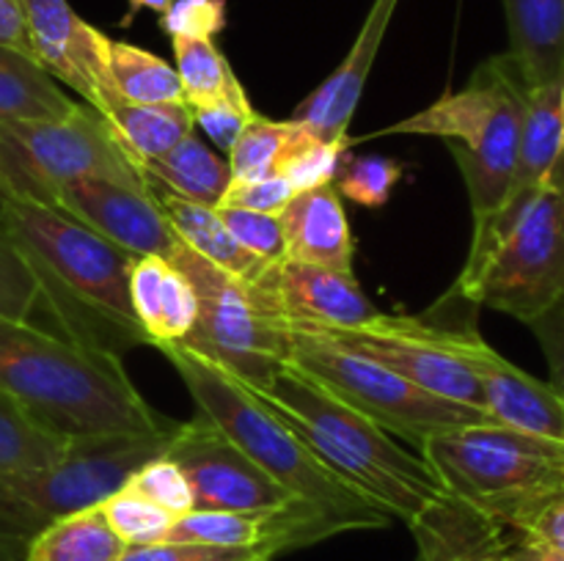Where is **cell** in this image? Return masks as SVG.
I'll use <instances>...</instances> for the list:
<instances>
[{"label":"cell","instance_id":"36","mask_svg":"<svg viewBox=\"0 0 564 561\" xmlns=\"http://www.w3.org/2000/svg\"><path fill=\"white\" fill-rule=\"evenodd\" d=\"M347 148H350V138L345 141H314L308 143L303 152H297L290 163L284 165L281 176L292 185L295 193L314 190V187L334 185L339 165L345 160Z\"/></svg>","mask_w":564,"mask_h":561},{"label":"cell","instance_id":"45","mask_svg":"<svg viewBox=\"0 0 564 561\" xmlns=\"http://www.w3.org/2000/svg\"><path fill=\"white\" fill-rule=\"evenodd\" d=\"M512 561H564L562 553H554L549 548H540V544L527 542V539L516 537V542L510 544Z\"/></svg>","mask_w":564,"mask_h":561},{"label":"cell","instance_id":"39","mask_svg":"<svg viewBox=\"0 0 564 561\" xmlns=\"http://www.w3.org/2000/svg\"><path fill=\"white\" fill-rule=\"evenodd\" d=\"M119 561H270L259 548H213L191 542H154L127 548Z\"/></svg>","mask_w":564,"mask_h":561},{"label":"cell","instance_id":"15","mask_svg":"<svg viewBox=\"0 0 564 561\" xmlns=\"http://www.w3.org/2000/svg\"><path fill=\"white\" fill-rule=\"evenodd\" d=\"M251 286L286 328H356L383 314L364 295L352 273L295 258L270 264Z\"/></svg>","mask_w":564,"mask_h":561},{"label":"cell","instance_id":"6","mask_svg":"<svg viewBox=\"0 0 564 561\" xmlns=\"http://www.w3.org/2000/svg\"><path fill=\"white\" fill-rule=\"evenodd\" d=\"M532 86L510 55L482 61L457 91L386 127L378 135H433L449 152L466 182L474 223L488 218L510 190Z\"/></svg>","mask_w":564,"mask_h":561},{"label":"cell","instance_id":"20","mask_svg":"<svg viewBox=\"0 0 564 561\" xmlns=\"http://www.w3.org/2000/svg\"><path fill=\"white\" fill-rule=\"evenodd\" d=\"M279 218L286 258L352 273V229L334 185L297 193Z\"/></svg>","mask_w":564,"mask_h":561},{"label":"cell","instance_id":"3","mask_svg":"<svg viewBox=\"0 0 564 561\" xmlns=\"http://www.w3.org/2000/svg\"><path fill=\"white\" fill-rule=\"evenodd\" d=\"M290 424L319 460L391 517L411 522L446 495L422 454H413L380 424L358 413L325 385L286 363L264 388H251Z\"/></svg>","mask_w":564,"mask_h":561},{"label":"cell","instance_id":"1","mask_svg":"<svg viewBox=\"0 0 564 561\" xmlns=\"http://www.w3.org/2000/svg\"><path fill=\"white\" fill-rule=\"evenodd\" d=\"M0 231L33 275L55 333L121 355L149 344L130 300L135 256L61 209L28 198L0 201Z\"/></svg>","mask_w":564,"mask_h":561},{"label":"cell","instance_id":"9","mask_svg":"<svg viewBox=\"0 0 564 561\" xmlns=\"http://www.w3.org/2000/svg\"><path fill=\"white\" fill-rule=\"evenodd\" d=\"M286 363L317 380L330 394L380 424L386 432L411 440L416 451L433 435L477 427V424H496L485 410L430 394L402 374L312 330L290 328Z\"/></svg>","mask_w":564,"mask_h":561},{"label":"cell","instance_id":"33","mask_svg":"<svg viewBox=\"0 0 564 561\" xmlns=\"http://www.w3.org/2000/svg\"><path fill=\"white\" fill-rule=\"evenodd\" d=\"M405 174V165L380 154H345L334 187L341 198L361 207H386L397 182Z\"/></svg>","mask_w":564,"mask_h":561},{"label":"cell","instance_id":"37","mask_svg":"<svg viewBox=\"0 0 564 561\" xmlns=\"http://www.w3.org/2000/svg\"><path fill=\"white\" fill-rule=\"evenodd\" d=\"M160 28L171 38H215L226 28V0H174Z\"/></svg>","mask_w":564,"mask_h":561},{"label":"cell","instance_id":"28","mask_svg":"<svg viewBox=\"0 0 564 561\" xmlns=\"http://www.w3.org/2000/svg\"><path fill=\"white\" fill-rule=\"evenodd\" d=\"M185 105L191 110L215 108V105L248 102L242 82L220 53L215 38H171Z\"/></svg>","mask_w":564,"mask_h":561},{"label":"cell","instance_id":"10","mask_svg":"<svg viewBox=\"0 0 564 561\" xmlns=\"http://www.w3.org/2000/svg\"><path fill=\"white\" fill-rule=\"evenodd\" d=\"M169 262L191 280L198 300L196 324L176 346L240 380L264 388L290 358V328L264 308L257 289L209 264L180 240Z\"/></svg>","mask_w":564,"mask_h":561},{"label":"cell","instance_id":"30","mask_svg":"<svg viewBox=\"0 0 564 561\" xmlns=\"http://www.w3.org/2000/svg\"><path fill=\"white\" fill-rule=\"evenodd\" d=\"M110 80L116 94L138 105L185 102L180 75L169 61L130 42L110 38Z\"/></svg>","mask_w":564,"mask_h":561},{"label":"cell","instance_id":"23","mask_svg":"<svg viewBox=\"0 0 564 561\" xmlns=\"http://www.w3.org/2000/svg\"><path fill=\"white\" fill-rule=\"evenodd\" d=\"M147 190L152 193V198L160 204V209L165 212L169 223L174 226L176 237H180L191 251H196L198 256L207 258L209 264L220 267L224 273L235 275V278L246 280V284H257V280L262 278L264 270L270 267L268 262L253 256L251 251H246V248L231 237V231L226 229V223L220 220L215 207L187 201V198L174 196V193L163 190V187H147Z\"/></svg>","mask_w":564,"mask_h":561},{"label":"cell","instance_id":"21","mask_svg":"<svg viewBox=\"0 0 564 561\" xmlns=\"http://www.w3.org/2000/svg\"><path fill=\"white\" fill-rule=\"evenodd\" d=\"M130 300L149 346L180 344L196 324L191 280L163 256H141L130 267Z\"/></svg>","mask_w":564,"mask_h":561},{"label":"cell","instance_id":"38","mask_svg":"<svg viewBox=\"0 0 564 561\" xmlns=\"http://www.w3.org/2000/svg\"><path fill=\"white\" fill-rule=\"evenodd\" d=\"M36 308L39 289L33 275L0 231V317L31 319Z\"/></svg>","mask_w":564,"mask_h":561},{"label":"cell","instance_id":"2","mask_svg":"<svg viewBox=\"0 0 564 561\" xmlns=\"http://www.w3.org/2000/svg\"><path fill=\"white\" fill-rule=\"evenodd\" d=\"M0 391L69 440L152 435L180 424L138 394L121 355L77 344L31 319L0 317Z\"/></svg>","mask_w":564,"mask_h":561},{"label":"cell","instance_id":"40","mask_svg":"<svg viewBox=\"0 0 564 561\" xmlns=\"http://www.w3.org/2000/svg\"><path fill=\"white\" fill-rule=\"evenodd\" d=\"M295 196L297 193L292 190V185L281 174L268 176V179H253V182L231 179L229 190L224 193L218 207H237V209H251V212L281 215L286 204H290Z\"/></svg>","mask_w":564,"mask_h":561},{"label":"cell","instance_id":"27","mask_svg":"<svg viewBox=\"0 0 564 561\" xmlns=\"http://www.w3.org/2000/svg\"><path fill=\"white\" fill-rule=\"evenodd\" d=\"M317 141V135L306 130L297 121H273L257 116L235 146L229 148L226 160H229L231 179L235 182H253L268 179V176H279L284 165L295 157L297 152Z\"/></svg>","mask_w":564,"mask_h":561},{"label":"cell","instance_id":"42","mask_svg":"<svg viewBox=\"0 0 564 561\" xmlns=\"http://www.w3.org/2000/svg\"><path fill=\"white\" fill-rule=\"evenodd\" d=\"M196 127H202L209 135V141L220 148V152L229 154V148L235 146V141L240 138V132L257 119V110H253L251 99L248 102H229V105H215V108H202L191 110Z\"/></svg>","mask_w":564,"mask_h":561},{"label":"cell","instance_id":"34","mask_svg":"<svg viewBox=\"0 0 564 561\" xmlns=\"http://www.w3.org/2000/svg\"><path fill=\"white\" fill-rule=\"evenodd\" d=\"M124 487H130L132 493L143 495L147 501H152L154 506H160L169 515L182 517L187 512H193V490L187 484L185 473L180 471L176 462H171L169 457H154V460L143 462L135 473L124 482Z\"/></svg>","mask_w":564,"mask_h":561},{"label":"cell","instance_id":"46","mask_svg":"<svg viewBox=\"0 0 564 561\" xmlns=\"http://www.w3.org/2000/svg\"><path fill=\"white\" fill-rule=\"evenodd\" d=\"M127 3H130V9H127V14L121 16V22H119L121 28L132 25V20H135V14H138V11H143V9H149V11H158V14H163V11L169 9V6L174 3V0H127Z\"/></svg>","mask_w":564,"mask_h":561},{"label":"cell","instance_id":"29","mask_svg":"<svg viewBox=\"0 0 564 561\" xmlns=\"http://www.w3.org/2000/svg\"><path fill=\"white\" fill-rule=\"evenodd\" d=\"M127 544L116 537L102 509L88 506L39 534L28 550V561H119Z\"/></svg>","mask_w":564,"mask_h":561},{"label":"cell","instance_id":"17","mask_svg":"<svg viewBox=\"0 0 564 561\" xmlns=\"http://www.w3.org/2000/svg\"><path fill=\"white\" fill-rule=\"evenodd\" d=\"M457 350L477 377L496 424L564 446V399L549 383L499 355L471 324L457 330Z\"/></svg>","mask_w":564,"mask_h":561},{"label":"cell","instance_id":"25","mask_svg":"<svg viewBox=\"0 0 564 561\" xmlns=\"http://www.w3.org/2000/svg\"><path fill=\"white\" fill-rule=\"evenodd\" d=\"M138 170L147 187H163L174 196L204 204V207H218L231 185L229 160L213 152L196 132L176 143L171 152L141 163Z\"/></svg>","mask_w":564,"mask_h":561},{"label":"cell","instance_id":"12","mask_svg":"<svg viewBox=\"0 0 564 561\" xmlns=\"http://www.w3.org/2000/svg\"><path fill=\"white\" fill-rule=\"evenodd\" d=\"M325 336L391 372L402 374L419 388L438 394L460 405L485 407L482 388L457 350L460 324L430 322L427 317H397L380 314L378 319L356 328H301ZM490 416V413H488ZM494 418V416H490Z\"/></svg>","mask_w":564,"mask_h":561},{"label":"cell","instance_id":"44","mask_svg":"<svg viewBox=\"0 0 564 561\" xmlns=\"http://www.w3.org/2000/svg\"><path fill=\"white\" fill-rule=\"evenodd\" d=\"M0 44L31 55L22 0H0Z\"/></svg>","mask_w":564,"mask_h":561},{"label":"cell","instance_id":"26","mask_svg":"<svg viewBox=\"0 0 564 561\" xmlns=\"http://www.w3.org/2000/svg\"><path fill=\"white\" fill-rule=\"evenodd\" d=\"M77 108L33 55L0 44V121H58Z\"/></svg>","mask_w":564,"mask_h":561},{"label":"cell","instance_id":"18","mask_svg":"<svg viewBox=\"0 0 564 561\" xmlns=\"http://www.w3.org/2000/svg\"><path fill=\"white\" fill-rule=\"evenodd\" d=\"M400 0H375L358 31L356 42L347 50L345 61L303 99L292 113V121L306 127L319 141H345L350 121L356 116L358 102L364 97V86L372 72L378 50L383 44L386 31L391 25Z\"/></svg>","mask_w":564,"mask_h":561},{"label":"cell","instance_id":"8","mask_svg":"<svg viewBox=\"0 0 564 561\" xmlns=\"http://www.w3.org/2000/svg\"><path fill=\"white\" fill-rule=\"evenodd\" d=\"M180 424L152 435L75 440L61 460L0 473V561H28L33 539L61 517L97 506L143 462L163 457Z\"/></svg>","mask_w":564,"mask_h":561},{"label":"cell","instance_id":"24","mask_svg":"<svg viewBox=\"0 0 564 561\" xmlns=\"http://www.w3.org/2000/svg\"><path fill=\"white\" fill-rule=\"evenodd\" d=\"M97 113L102 116L135 168L147 160L171 152L176 143L196 132V121L185 102L138 105L113 94L105 99Z\"/></svg>","mask_w":564,"mask_h":561},{"label":"cell","instance_id":"43","mask_svg":"<svg viewBox=\"0 0 564 561\" xmlns=\"http://www.w3.org/2000/svg\"><path fill=\"white\" fill-rule=\"evenodd\" d=\"M518 537L564 556V490L527 522Z\"/></svg>","mask_w":564,"mask_h":561},{"label":"cell","instance_id":"11","mask_svg":"<svg viewBox=\"0 0 564 561\" xmlns=\"http://www.w3.org/2000/svg\"><path fill=\"white\" fill-rule=\"evenodd\" d=\"M0 176L9 196L47 207L66 185L80 179L147 190L141 170L88 105L58 121H0Z\"/></svg>","mask_w":564,"mask_h":561},{"label":"cell","instance_id":"48","mask_svg":"<svg viewBox=\"0 0 564 561\" xmlns=\"http://www.w3.org/2000/svg\"><path fill=\"white\" fill-rule=\"evenodd\" d=\"M3 198H9V190H6V182L3 176H0V201H3Z\"/></svg>","mask_w":564,"mask_h":561},{"label":"cell","instance_id":"47","mask_svg":"<svg viewBox=\"0 0 564 561\" xmlns=\"http://www.w3.org/2000/svg\"><path fill=\"white\" fill-rule=\"evenodd\" d=\"M560 105H562V135H564V82L560 88Z\"/></svg>","mask_w":564,"mask_h":561},{"label":"cell","instance_id":"31","mask_svg":"<svg viewBox=\"0 0 564 561\" xmlns=\"http://www.w3.org/2000/svg\"><path fill=\"white\" fill-rule=\"evenodd\" d=\"M75 440L39 424L25 407L0 391V473L31 471L61 460Z\"/></svg>","mask_w":564,"mask_h":561},{"label":"cell","instance_id":"35","mask_svg":"<svg viewBox=\"0 0 564 561\" xmlns=\"http://www.w3.org/2000/svg\"><path fill=\"white\" fill-rule=\"evenodd\" d=\"M215 209H218L220 220H224L226 229L231 231V237H235L246 251H251L253 256H259L268 264H275L281 262V258H286L284 229H281L279 215L251 212V209H237V207H215Z\"/></svg>","mask_w":564,"mask_h":561},{"label":"cell","instance_id":"7","mask_svg":"<svg viewBox=\"0 0 564 561\" xmlns=\"http://www.w3.org/2000/svg\"><path fill=\"white\" fill-rule=\"evenodd\" d=\"M444 490L512 534L564 490V446L501 424L433 435L419 449Z\"/></svg>","mask_w":564,"mask_h":561},{"label":"cell","instance_id":"19","mask_svg":"<svg viewBox=\"0 0 564 561\" xmlns=\"http://www.w3.org/2000/svg\"><path fill=\"white\" fill-rule=\"evenodd\" d=\"M419 561H512L516 534L446 493L408 522Z\"/></svg>","mask_w":564,"mask_h":561},{"label":"cell","instance_id":"14","mask_svg":"<svg viewBox=\"0 0 564 561\" xmlns=\"http://www.w3.org/2000/svg\"><path fill=\"white\" fill-rule=\"evenodd\" d=\"M28 44L36 64L99 110L116 88L110 80V38L88 25L66 0H22Z\"/></svg>","mask_w":564,"mask_h":561},{"label":"cell","instance_id":"22","mask_svg":"<svg viewBox=\"0 0 564 561\" xmlns=\"http://www.w3.org/2000/svg\"><path fill=\"white\" fill-rule=\"evenodd\" d=\"M510 55L532 88L564 82V0H501Z\"/></svg>","mask_w":564,"mask_h":561},{"label":"cell","instance_id":"16","mask_svg":"<svg viewBox=\"0 0 564 561\" xmlns=\"http://www.w3.org/2000/svg\"><path fill=\"white\" fill-rule=\"evenodd\" d=\"M50 207L77 218L135 258H169L180 245L174 226L149 190L108 179H80L66 185Z\"/></svg>","mask_w":564,"mask_h":561},{"label":"cell","instance_id":"32","mask_svg":"<svg viewBox=\"0 0 564 561\" xmlns=\"http://www.w3.org/2000/svg\"><path fill=\"white\" fill-rule=\"evenodd\" d=\"M105 520L113 528L116 537L127 544V548H138V544H154L163 542L169 528L174 526L176 517L154 506L143 495L132 493L130 487L121 484L116 493L99 504Z\"/></svg>","mask_w":564,"mask_h":561},{"label":"cell","instance_id":"4","mask_svg":"<svg viewBox=\"0 0 564 561\" xmlns=\"http://www.w3.org/2000/svg\"><path fill=\"white\" fill-rule=\"evenodd\" d=\"M160 352L187 385L202 416H207L231 443L240 446L297 504L319 512L339 534L356 528H386L394 520L339 473L330 471L317 451L290 424L281 421L248 385L176 344L160 346Z\"/></svg>","mask_w":564,"mask_h":561},{"label":"cell","instance_id":"41","mask_svg":"<svg viewBox=\"0 0 564 561\" xmlns=\"http://www.w3.org/2000/svg\"><path fill=\"white\" fill-rule=\"evenodd\" d=\"M527 328L543 346L545 363H549V385L564 399V295L554 306L538 314Z\"/></svg>","mask_w":564,"mask_h":561},{"label":"cell","instance_id":"13","mask_svg":"<svg viewBox=\"0 0 564 561\" xmlns=\"http://www.w3.org/2000/svg\"><path fill=\"white\" fill-rule=\"evenodd\" d=\"M165 457L185 473L193 490V509L281 512L306 506L275 484L207 416L180 424Z\"/></svg>","mask_w":564,"mask_h":561},{"label":"cell","instance_id":"5","mask_svg":"<svg viewBox=\"0 0 564 561\" xmlns=\"http://www.w3.org/2000/svg\"><path fill=\"white\" fill-rule=\"evenodd\" d=\"M455 292L529 324L564 295V152L543 185L474 223Z\"/></svg>","mask_w":564,"mask_h":561}]
</instances>
